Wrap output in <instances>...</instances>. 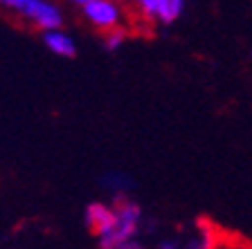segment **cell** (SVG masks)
Segmentation results:
<instances>
[{
	"mask_svg": "<svg viewBox=\"0 0 252 249\" xmlns=\"http://www.w3.org/2000/svg\"><path fill=\"white\" fill-rule=\"evenodd\" d=\"M117 2H120V0H117Z\"/></svg>",
	"mask_w": 252,
	"mask_h": 249,
	"instance_id": "cell-11",
	"label": "cell"
},
{
	"mask_svg": "<svg viewBox=\"0 0 252 249\" xmlns=\"http://www.w3.org/2000/svg\"><path fill=\"white\" fill-rule=\"evenodd\" d=\"M70 2H74V5H79V7H84V5H88L90 0H70Z\"/></svg>",
	"mask_w": 252,
	"mask_h": 249,
	"instance_id": "cell-10",
	"label": "cell"
},
{
	"mask_svg": "<svg viewBox=\"0 0 252 249\" xmlns=\"http://www.w3.org/2000/svg\"><path fill=\"white\" fill-rule=\"evenodd\" d=\"M43 43L52 54L63 58H74L77 56V43L70 34L61 29V27H54V29H43Z\"/></svg>",
	"mask_w": 252,
	"mask_h": 249,
	"instance_id": "cell-5",
	"label": "cell"
},
{
	"mask_svg": "<svg viewBox=\"0 0 252 249\" xmlns=\"http://www.w3.org/2000/svg\"><path fill=\"white\" fill-rule=\"evenodd\" d=\"M137 9L147 18H156L158 21V9H160V0H135Z\"/></svg>",
	"mask_w": 252,
	"mask_h": 249,
	"instance_id": "cell-8",
	"label": "cell"
},
{
	"mask_svg": "<svg viewBox=\"0 0 252 249\" xmlns=\"http://www.w3.org/2000/svg\"><path fill=\"white\" fill-rule=\"evenodd\" d=\"M160 247H162V249H173V247H178V243H173V240H162V243H160Z\"/></svg>",
	"mask_w": 252,
	"mask_h": 249,
	"instance_id": "cell-9",
	"label": "cell"
},
{
	"mask_svg": "<svg viewBox=\"0 0 252 249\" xmlns=\"http://www.w3.org/2000/svg\"><path fill=\"white\" fill-rule=\"evenodd\" d=\"M86 224L97 238H104L115 227V207L101 202H90L86 207Z\"/></svg>",
	"mask_w": 252,
	"mask_h": 249,
	"instance_id": "cell-4",
	"label": "cell"
},
{
	"mask_svg": "<svg viewBox=\"0 0 252 249\" xmlns=\"http://www.w3.org/2000/svg\"><path fill=\"white\" fill-rule=\"evenodd\" d=\"M0 7L23 16L41 29H54L63 25L61 9L50 0H0Z\"/></svg>",
	"mask_w": 252,
	"mask_h": 249,
	"instance_id": "cell-2",
	"label": "cell"
},
{
	"mask_svg": "<svg viewBox=\"0 0 252 249\" xmlns=\"http://www.w3.org/2000/svg\"><path fill=\"white\" fill-rule=\"evenodd\" d=\"M115 227L110 229V234L99 238V247L104 249H122L128 240H133L140 231L142 209L137 202L128 200L126 195L117 193L115 195Z\"/></svg>",
	"mask_w": 252,
	"mask_h": 249,
	"instance_id": "cell-1",
	"label": "cell"
},
{
	"mask_svg": "<svg viewBox=\"0 0 252 249\" xmlns=\"http://www.w3.org/2000/svg\"><path fill=\"white\" fill-rule=\"evenodd\" d=\"M187 0H160V9H158V21L162 25H171L183 16Z\"/></svg>",
	"mask_w": 252,
	"mask_h": 249,
	"instance_id": "cell-6",
	"label": "cell"
},
{
	"mask_svg": "<svg viewBox=\"0 0 252 249\" xmlns=\"http://www.w3.org/2000/svg\"><path fill=\"white\" fill-rule=\"evenodd\" d=\"M84 16L93 27L104 31L122 23V9L117 0H90L88 5H84Z\"/></svg>",
	"mask_w": 252,
	"mask_h": 249,
	"instance_id": "cell-3",
	"label": "cell"
},
{
	"mask_svg": "<svg viewBox=\"0 0 252 249\" xmlns=\"http://www.w3.org/2000/svg\"><path fill=\"white\" fill-rule=\"evenodd\" d=\"M124 41H126V29H124L122 25L106 29V41H104V47L108 50V52H115V50H120V47L124 45Z\"/></svg>",
	"mask_w": 252,
	"mask_h": 249,
	"instance_id": "cell-7",
	"label": "cell"
}]
</instances>
